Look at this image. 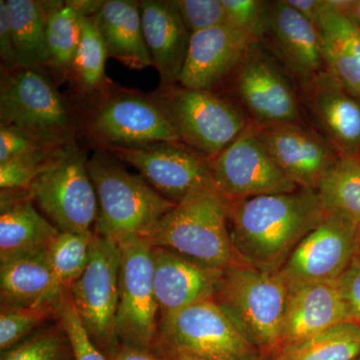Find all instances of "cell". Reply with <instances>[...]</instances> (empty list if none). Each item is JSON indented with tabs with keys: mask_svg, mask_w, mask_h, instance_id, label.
<instances>
[{
	"mask_svg": "<svg viewBox=\"0 0 360 360\" xmlns=\"http://www.w3.org/2000/svg\"><path fill=\"white\" fill-rule=\"evenodd\" d=\"M229 205L214 186L196 187L141 236L200 266L226 269L236 262Z\"/></svg>",
	"mask_w": 360,
	"mask_h": 360,
	"instance_id": "cell-2",
	"label": "cell"
},
{
	"mask_svg": "<svg viewBox=\"0 0 360 360\" xmlns=\"http://www.w3.org/2000/svg\"><path fill=\"white\" fill-rule=\"evenodd\" d=\"M0 58L1 68L6 70L21 68L7 16L6 0H0Z\"/></svg>",
	"mask_w": 360,
	"mask_h": 360,
	"instance_id": "cell-41",
	"label": "cell"
},
{
	"mask_svg": "<svg viewBox=\"0 0 360 360\" xmlns=\"http://www.w3.org/2000/svg\"><path fill=\"white\" fill-rule=\"evenodd\" d=\"M316 193L326 213H333L360 231V160L340 156Z\"/></svg>",
	"mask_w": 360,
	"mask_h": 360,
	"instance_id": "cell-30",
	"label": "cell"
},
{
	"mask_svg": "<svg viewBox=\"0 0 360 360\" xmlns=\"http://www.w3.org/2000/svg\"><path fill=\"white\" fill-rule=\"evenodd\" d=\"M94 233V231L89 233L60 231L49 246V259L58 295L70 290L84 274Z\"/></svg>",
	"mask_w": 360,
	"mask_h": 360,
	"instance_id": "cell-32",
	"label": "cell"
},
{
	"mask_svg": "<svg viewBox=\"0 0 360 360\" xmlns=\"http://www.w3.org/2000/svg\"><path fill=\"white\" fill-rule=\"evenodd\" d=\"M0 360H75V357L65 329L56 321L1 352Z\"/></svg>",
	"mask_w": 360,
	"mask_h": 360,
	"instance_id": "cell-33",
	"label": "cell"
},
{
	"mask_svg": "<svg viewBox=\"0 0 360 360\" xmlns=\"http://www.w3.org/2000/svg\"><path fill=\"white\" fill-rule=\"evenodd\" d=\"M155 290L160 323L194 303L212 300L224 270L207 269L160 248H153Z\"/></svg>",
	"mask_w": 360,
	"mask_h": 360,
	"instance_id": "cell-20",
	"label": "cell"
},
{
	"mask_svg": "<svg viewBox=\"0 0 360 360\" xmlns=\"http://www.w3.org/2000/svg\"><path fill=\"white\" fill-rule=\"evenodd\" d=\"M108 58L129 70L153 65L142 28L141 4L135 0H105L94 16Z\"/></svg>",
	"mask_w": 360,
	"mask_h": 360,
	"instance_id": "cell-25",
	"label": "cell"
},
{
	"mask_svg": "<svg viewBox=\"0 0 360 360\" xmlns=\"http://www.w3.org/2000/svg\"><path fill=\"white\" fill-rule=\"evenodd\" d=\"M141 13L144 39L153 66L162 86L179 84L186 63L191 33L176 0H142Z\"/></svg>",
	"mask_w": 360,
	"mask_h": 360,
	"instance_id": "cell-21",
	"label": "cell"
},
{
	"mask_svg": "<svg viewBox=\"0 0 360 360\" xmlns=\"http://www.w3.org/2000/svg\"><path fill=\"white\" fill-rule=\"evenodd\" d=\"M227 23L250 34L257 41L266 32L269 1L260 0H221Z\"/></svg>",
	"mask_w": 360,
	"mask_h": 360,
	"instance_id": "cell-37",
	"label": "cell"
},
{
	"mask_svg": "<svg viewBox=\"0 0 360 360\" xmlns=\"http://www.w3.org/2000/svg\"><path fill=\"white\" fill-rule=\"evenodd\" d=\"M0 125H11L42 148L68 149L79 139L77 110L42 71L1 68Z\"/></svg>",
	"mask_w": 360,
	"mask_h": 360,
	"instance_id": "cell-4",
	"label": "cell"
},
{
	"mask_svg": "<svg viewBox=\"0 0 360 360\" xmlns=\"http://www.w3.org/2000/svg\"><path fill=\"white\" fill-rule=\"evenodd\" d=\"M30 193L34 205L59 231H94L98 201L87 169V158L78 146L68 149L54 167L37 177Z\"/></svg>",
	"mask_w": 360,
	"mask_h": 360,
	"instance_id": "cell-11",
	"label": "cell"
},
{
	"mask_svg": "<svg viewBox=\"0 0 360 360\" xmlns=\"http://www.w3.org/2000/svg\"><path fill=\"white\" fill-rule=\"evenodd\" d=\"M213 184L227 200L293 193L300 188L279 169L250 124L212 160Z\"/></svg>",
	"mask_w": 360,
	"mask_h": 360,
	"instance_id": "cell-14",
	"label": "cell"
},
{
	"mask_svg": "<svg viewBox=\"0 0 360 360\" xmlns=\"http://www.w3.org/2000/svg\"><path fill=\"white\" fill-rule=\"evenodd\" d=\"M191 35L227 23L221 0H176Z\"/></svg>",
	"mask_w": 360,
	"mask_h": 360,
	"instance_id": "cell-38",
	"label": "cell"
},
{
	"mask_svg": "<svg viewBox=\"0 0 360 360\" xmlns=\"http://www.w3.org/2000/svg\"><path fill=\"white\" fill-rule=\"evenodd\" d=\"M302 106L341 156L360 160V101L324 70L300 84Z\"/></svg>",
	"mask_w": 360,
	"mask_h": 360,
	"instance_id": "cell-17",
	"label": "cell"
},
{
	"mask_svg": "<svg viewBox=\"0 0 360 360\" xmlns=\"http://www.w3.org/2000/svg\"><path fill=\"white\" fill-rule=\"evenodd\" d=\"M284 68L257 41L234 71L236 96L255 127L302 122L300 96Z\"/></svg>",
	"mask_w": 360,
	"mask_h": 360,
	"instance_id": "cell-12",
	"label": "cell"
},
{
	"mask_svg": "<svg viewBox=\"0 0 360 360\" xmlns=\"http://www.w3.org/2000/svg\"><path fill=\"white\" fill-rule=\"evenodd\" d=\"M104 150L139 170L158 193L176 205L193 188L214 186L212 160L182 142L115 146Z\"/></svg>",
	"mask_w": 360,
	"mask_h": 360,
	"instance_id": "cell-15",
	"label": "cell"
},
{
	"mask_svg": "<svg viewBox=\"0 0 360 360\" xmlns=\"http://www.w3.org/2000/svg\"><path fill=\"white\" fill-rule=\"evenodd\" d=\"M70 148L39 149L0 163V188L30 191L33 181L54 167Z\"/></svg>",
	"mask_w": 360,
	"mask_h": 360,
	"instance_id": "cell-34",
	"label": "cell"
},
{
	"mask_svg": "<svg viewBox=\"0 0 360 360\" xmlns=\"http://www.w3.org/2000/svg\"><path fill=\"white\" fill-rule=\"evenodd\" d=\"M113 360H160V359L150 350L122 345Z\"/></svg>",
	"mask_w": 360,
	"mask_h": 360,
	"instance_id": "cell-43",
	"label": "cell"
},
{
	"mask_svg": "<svg viewBox=\"0 0 360 360\" xmlns=\"http://www.w3.org/2000/svg\"><path fill=\"white\" fill-rule=\"evenodd\" d=\"M315 26L326 71L360 101V28L349 14L331 6Z\"/></svg>",
	"mask_w": 360,
	"mask_h": 360,
	"instance_id": "cell-26",
	"label": "cell"
},
{
	"mask_svg": "<svg viewBox=\"0 0 360 360\" xmlns=\"http://www.w3.org/2000/svg\"><path fill=\"white\" fill-rule=\"evenodd\" d=\"M122 252L116 328L122 345L153 352L160 335L153 246L141 236L117 241Z\"/></svg>",
	"mask_w": 360,
	"mask_h": 360,
	"instance_id": "cell-9",
	"label": "cell"
},
{
	"mask_svg": "<svg viewBox=\"0 0 360 360\" xmlns=\"http://www.w3.org/2000/svg\"><path fill=\"white\" fill-rule=\"evenodd\" d=\"M108 58L105 45L97 32L94 18H84L82 39L68 78L78 99L94 96L112 82L106 77Z\"/></svg>",
	"mask_w": 360,
	"mask_h": 360,
	"instance_id": "cell-31",
	"label": "cell"
},
{
	"mask_svg": "<svg viewBox=\"0 0 360 360\" xmlns=\"http://www.w3.org/2000/svg\"><path fill=\"white\" fill-rule=\"evenodd\" d=\"M354 360H360V354L359 355V356L355 357Z\"/></svg>",
	"mask_w": 360,
	"mask_h": 360,
	"instance_id": "cell-48",
	"label": "cell"
},
{
	"mask_svg": "<svg viewBox=\"0 0 360 360\" xmlns=\"http://www.w3.org/2000/svg\"><path fill=\"white\" fill-rule=\"evenodd\" d=\"M335 283L347 307L350 321L360 324V251L359 250L352 262Z\"/></svg>",
	"mask_w": 360,
	"mask_h": 360,
	"instance_id": "cell-39",
	"label": "cell"
},
{
	"mask_svg": "<svg viewBox=\"0 0 360 360\" xmlns=\"http://www.w3.org/2000/svg\"><path fill=\"white\" fill-rule=\"evenodd\" d=\"M49 246L0 260L1 304L37 307L56 304Z\"/></svg>",
	"mask_w": 360,
	"mask_h": 360,
	"instance_id": "cell-23",
	"label": "cell"
},
{
	"mask_svg": "<svg viewBox=\"0 0 360 360\" xmlns=\"http://www.w3.org/2000/svg\"><path fill=\"white\" fill-rule=\"evenodd\" d=\"M151 94L165 110L180 141L210 160L251 124L236 104L212 90L187 89L176 84L160 85Z\"/></svg>",
	"mask_w": 360,
	"mask_h": 360,
	"instance_id": "cell-7",
	"label": "cell"
},
{
	"mask_svg": "<svg viewBox=\"0 0 360 360\" xmlns=\"http://www.w3.org/2000/svg\"><path fill=\"white\" fill-rule=\"evenodd\" d=\"M257 41L229 23L191 35L179 84L187 89L212 90L238 70Z\"/></svg>",
	"mask_w": 360,
	"mask_h": 360,
	"instance_id": "cell-18",
	"label": "cell"
},
{
	"mask_svg": "<svg viewBox=\"0 0 360 360\" xmlns=\"http://www.w3.org/2000/svg\"><path fill=\"white\" fill-rule=\"evenodd\" d=\"M56 319V304L37 307L1 304L0 310V350L9 349Z\"/></svg>",
	"mask_w": 360,
	"mask_h": 360,
	"instance_id": "cell-35",
	"label": "cell"
},
{
	"mask_svg": "<svg viewBox=\"0 0 360 360\" xmlns=\"http://www.w3.org/2000/svg\"><path fill=\"white\" fill-rule=\"evenodd\" d=\"M347 13L352 16V20L360 28V0H354Z\"/></svg>",
	"mask_w": 360,
	"mask_h": 360,
	"instance_id": "cell-46",
	"label": "cell"
},
{
	"mask_svg": "<svg viewBox=\"0 0 360 360\" xmlns=\"http://www.w3.org/2000/svg\"><path fill=\"white\" fill-rule=\"evenodd\" d=\"M54 319L65 329L75 360H108L87 333L73 304L70 290L63 291L56 300Z\"/></svg>",
	"mask_w": 360,
	"mask_h": 360,
	"instance_id": "cell-36",
	"label": "cell"
},
{
	"mask_svg": "<svg viewBox=\"0 0 360 360\" xmlns=\"http://www.w3.org/2000/svg\"><path fill=\"white\" fill-rule=\"evenodd\" d=\"M120 162L104 149H96L87 158L98 201L94 232L115 241L143 236L176 205Z\"/></svg>",
	"mask_w": 360,
	"mask_h": 360,
	"instance_id": "cell-6",
	"label": "cell"
},
{
	"mask_svg": "<svg viewBox=\"0 0 360 360\" xmlns=\"http://www.w3.org/2000/svg\"><path fill=\"white\" fill-rule=\"evenodd\" d=\"M359 250L360 251V231H359Z\"/></svg>",
	"mask_w": 360,
	"mask_h": 360,
	"instance_id": "cell-47",
	"label": "cell"
},
{
	"mask_svg": "<svg viewBox=\"0 0 360 360\" xmlns=\"http://www.w3.org/2000/svg\"><path fill=\"white\" fill-rule=\"evenodd\" d=\"M120 260L117 241L94 232L86 267L70 288L73 304L87 333L108 360L115 359L122 345L116 328Z\"/></svg>",
	"mask_w": 360,
	"mask_h": 360,
	"instance_id": "cell-8",
	"label": "cell"
},
{
	"mask_svg": "<svg viewBox=\"0 0 360 360\" xmlns=\"http://www.w3.org/2000/svg\"><path fill=\"white\" fill-rule=\"evenodd\" d=\"M75 108L79 136L97 149L181 142L151 94L111 82L98 94L79 99Z\"/></svg>",
	"mask_w": 360,
	"mask_h": 360,
	"instance_id": "cell-3",
	"label": "cell"
},
{
	"mask_svg": "<svg viewBox=\"0 0 360 360\" xmlns=\"http://www.w3.org/2000/svg\"><path fill=\"white\" fill-rule=\"evenodd\" d=\"M264 37H269L284 68L300 84L326 70L316 26L286 0L269 2Z\"/></svg>",
	"mask_w": 360,
	"mask_h": 360,
	"instance_id": "cell-19",
	"label": "cell"
},
{
	"mask_svg": "<svg viewBox=\"0 0 360 360\" xmlns=\"http://www.w3.org/2000/svg\"><path fill=\"white\" fill-rule=\"evenodd\" d=\"M6 4L20 68L44 72L47 1L6 0Z\"/></svg>",
	"mask_w": 360,
	"mask_h": 360,
	"instance_id": "cell-28",
	"label": "cell"
},
{
	"mask_svg": "<svg viewBox=\"0 0 360 360\" xmlns=\"http://www.w3.org/2000/svg\"><path fill=\"white\" fill-rule=\"evenodd\" d=\"M253 129L279 169L300 188L316 191L341 156L323 135L302 122Z\"/></svg>",
	"mask_w": 360,
	"mask_h": 360,
	"instance_id": "cell-16",
	"label": "cell"
},
{
	"mask_svg": "<svg viewBox=\"0 0 360 360\" xmlns=\"http://www.w3.org/2000/svg\"><path fill=\"white\" fill-rule=\"evenodd\" d=\"M286 2L314 25L330 7L328 0H286Z\"/></svg>",
	"mask_w": 360,
	"mask_h": 360,
	"instance_id": "cell-42",
	"label": "cell"
},
{
	"mask_svg": "<svg viewBox=\"0 0 360 360\" xmlns=\"http://www.w3.org/2000/svg\"><path fill=\"white\" fill-rule=\"evenodd\" d=\"M153 352L156 356L160 357V360H202L193 359V357L187 356V355L168 349V348L158 347V345L153 348Z\"/></svg>",
	"mask_w": 360,
	"mask_h": 360,
	"instance_id": "cell-45",
	"label": "cell"
},
{
	"mask_svg": "<svg viewBox=\"0 0 360 360\" xmlns=\"http://www.w3.org/2000/svg\"><path fill=\"white\" fill-rule=\"evenodd\" d=\"M288 296L278 271L236 262L224 270L212 300L265 360L281 347Z\"/></svg>",
	"mask_w": 360,
	"mask_h": 360,
	"instance_id": "cell-5",
	"label": "cell"
},
{
	"mask_svg": "<svg viewBox=\"0 0 360 360\" xmlns=\"http://www.w3.org/2000/svg\"><path fill=\"white\" fill-rule=\"evenodd\" d=\"M47 7L44 72L51 73L58 84L68 80L82 39L84 16L66 6L65 1H47Z\"/></svg>",
	"mask_w": 360,
	"mask_h": 360,
	"instance_id": "cell-27",
	"label": "cell"
},
{
	"mask_svg": "<svg viewBox=\"0 0 360 360\" xmlns=\"http://www.w3.org/2000/svg\"><path fill=\"white\" fill-rule=\"evenodd\" d=\"M156 345L202 360H262L212 300L194 303L160 321Z\"/></svg>",
	"mask_w": 360,
	"mask_h": 360,
	"instance_id": "cell-10",
	"label": "cell"
},
{
	"mask_svg": "<svg viewBox=\"0 0 360 360\" xmlns=\"http://www.w3.org/2000/svg\"><path fill=\"white\" fill-rule=\"evenodd\" d=\"M359 239L355 225L326 213L293 250L279 274L290 290L310 283H335L356 255Z\"/></svg>",
	"mask_w": 360,
	"mask_h": 360,
	"instance_id": "cell-13",
	"label": "cell"
},
{
	"mask_svg": "<svg viewBox=\"0 0 360 360\" xmlns=\"http://www.w3.org/2000/svg\"><path fill=\"white\" fill-rule=\"evenodd\" d=\"M0 260L51 245L59 229L42 217L27 189H1Z\"/></svg>",
	"mask_w": 360,
	"mask_h": 360,
	"instance_id": "cell-24",
	"label": "cell"
},
{
	"mask_svg": "<svg viewBox=\"0 0 360 360\" xmlns=\"http://www.w3.org/2000/svg\"><path fill=\"white\" fill-rule=\"evenodd\" d=\"M39 149L46 148H42L37 141L16 127L0 125V163Z\"/></svg>",
	"mask_w": 360,
	"mask_h": 360,
	"instance_id": "cell-40",
	"label": "cell"
},
{
	"mask_svg": "<svg viewBox=\"0 0 360 360\" xmlns=\"http://www.w3.org/2000/svg\"><path fill=\"white\" fill-rule=\"evenodd\" d=\"M229 224L236 262L279 271L298 243L326 217L316 191L229 200Z\"/></svg>",
	"mask_w": 360,
	"mask_h": 360,
	"instance_id": "cell-1",
	"label": "cell"
},
{
	"mask_svg": "<svg viewBox=\"0 0 360 360\" xmlns=\"http://www.w3.org/2000/svg\"><path fill=\"white\" fill-rule=\"evenodd\" d=\"M350 321L335 283L307 284L290 290L281 347Z\"/></svg>",
	"mask_w": 360,
	"mask_h": 360,
	"instance_id": "cell-22",
	"label": "cell"
},
{
	"mask_svg": "<svg viewBox=\"0 0 360 360\" xmlns=\"http://www.w3.org/2000/svg\"><path fill=\"white\" fill-rule=\"evenodd\" d=\"M359 354L360 324L345 321L283 345L265 360H354Z\"/></svg>",
	"mask_w": 360,
	"mask_h": 360,
	"instance_id": "cell-29",
	"label": "cell"
},
{
	"mask_svg": "<svg viewBox=\"0 0 360 360\" xmlns=\"http://www.w3.org/2000/svg\"><path fill=\"white\" fill-rule=\"evenodd\" d=\"M66 6L77 11L84 18H94L103 7V0H70L65 1Z\"/></svg>",
	"mask_w": 360,
	"mask_h": 360,
	"instance_id": "cell-44",
	"label": "cell"
}]
</instances>
